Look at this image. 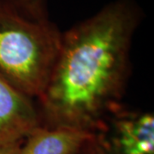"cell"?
<instances>
[{"instance_id":"obj_3","label":"cell","mask_w":154,"mask_h":154,"mask_svg":"<svg viewBox=\"0 0 154 154\" xmlns=\"http://www.w3.org/2000/svg\"><path fill=\"white\" fill-rule=\"evenodd\" d=\"M19 154H110L104 132L40 125L28 134Z\"/></svg>"},{"instance_id":"obj_1","label":"cell","mask_w":154,"mask_h":154,"mask_svg":"<svg viewBox=\"0 0 154 154\" xmlns=\"http://www.w3.org/2000/svg\"><path fill=\"white\" fill-rule=\"evenodd\" d=\"M131 0H116L62 33L60 51L38 98L41 125L100 132L120 110L130 48L140 22Z\"/></svg>"},{"instance_id":"obj_7","label":"cell","mask_w":154,"mask_h":154,"mask_svg":"<svg viewBox=\"0 0 154 154\" xmlns=\"http://www.w3.org/2000/svg\"><path fill=\"white\" fill-rule=\"evenodd\" d=\"M22 142L0 145V154H19Z\"/></svg>"},{"instance_id":"obj_6","label":"cell","mask_w":154,"mask_h":154,"mask_svg":"<svg viewBox=\"0 0 154 154\" xmlns=\"http://www.w3.org/2000/svg\"><path fill=\"white\" fill-rule=\"evenodd\" d=\"M21 11L32 18L48 19L45 0H11Z\"/></svg>"},{"instance_id":"obj_4","label":"cell","mask_w":154,"mask_h":154,"mask_svg":"<svg viewBox=\"0 0 154 154\" xmlns=\"http://www.w3.org/2000/svg\"><path fill=\"white\" fill-rule=\"evenodd\" d=\"M40 125L33 99L0 74V145L22 142Z\"/></svg>"},{"instance_id":"obj_2","label":"cell","mask_w":154,"mask_h":154,"mask_svg":"<svg viewBox=\"0 0 154 154\" xmlns=\"http://www.w3.org/2000/svg\"><path fill=\"white\" fill-rule=\"evenodd\" d=\"M62 33L48 19L0 0V74L30 98L44 93L60 51Z\"/></svg>"},{"instance_id":"obj_5","label":"cell","mask_w":154,"mask_h":154,"mask_svg":"<svg viewBox=\"0 0 154 154\" xmlns=\"http://www.w3.org/2000/svg\"><path fill=\"white\" fill-rule=\"evenodd\" d=\"M111 136L105 133L110 154H154V116L120 109L106 119Z\"/></svg>"}]
</instances>
